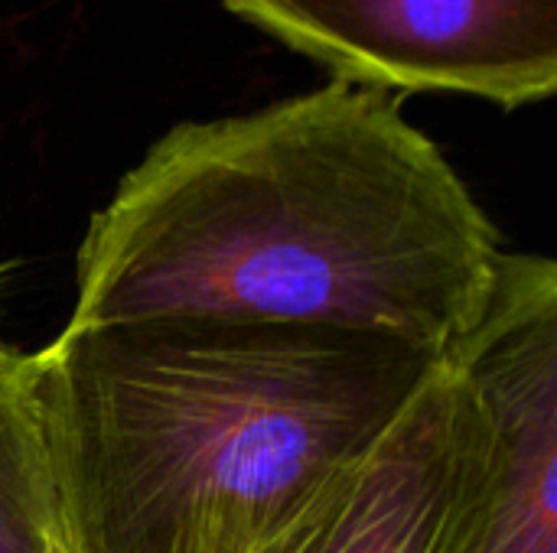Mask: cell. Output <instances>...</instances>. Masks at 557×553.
Instances as JSON below:
<instances>
[{"label": "cell", "instance_id": "5b68a950", "mask_svg": "<svg viewBox=\"0 0 557 553\" xmlns=\"http://www.w3.org/2000/svg\"><path fill=\"white\" fill-rule=\"evenodd\" d=\"M480 417L470 378L447 359L405 414L255 553H434Z\"/></svg>", "mask_w": 557, "mask_h": 553}, {"label": "cell", "instance_id": "52a82bcc", "mask_svg": "<svg viewBox=\"0 0 557 553\" xmlns=\"http://www.w3.org/2000/svg\"><path fill=\"white\" fill-rule=\"evenodd\" d=\"M13 274H16V261H0V310H3V300L10 293V284H13ZM10 342L0 336V352H7Z\"/></svg>", "mask_w": 557, "mask_h": 553}, {"label": "cell", "instance_id": "7a4b0ae2", "mask_svg": "<svg viewBox=\"0 0 557 553\" xmlns=\"http://www.w3.org/2000/svg\"><path fill=\"white\" fill-rule=\"evenodd\" d=\"M29 355L72 553H255L447 362L206 316L62 326Z\"/></svg>", "mask_w": 557, "mask_h": 553}, {"label": "cell", "instance_id": "8992f818", "mask_svg": "<svg viewBox=\"0 0 557 553\" xmlns=\"http://www.w3.org/2000/svg\"><path fill=\"white\" fill-rule=\"evenodd\" d=\"M0 553H72L46 453L33 355L0 352Z\"/></svg>", "mask_w": 557, "mask_h": 553}, {"label": "cell", "instance_id": "277c9868", "mask_svg": "<svg viewBox=\"0 0 557 553\" xmlns=\"http://www.w3.org/2000/svg\"><path fill=\"white\" fill-rule=\"evenodd\" d=\"M333 81L447 91L506 111L557 88V0H222Z\"/></svg>", "mask_w": 557, "mask_h": 553}, {"label": "cell", "instance_id": "3957f363", "mask_svg": "<svg viewBox=\"0 0 557 553\" xmlns=\"http://www.w3.org/2000/svg\"><path fill=\"white\" fill-rule=\"evenodd\" d=\"M450 362L483 417L434 553H557V264L506 251L483 323Z\"/></svg>", "mask_w": 557, "mask_h": 553}, {"label": "cell", "instance_id": "6da1fadb", "mask_svg": "<svg viewBox=\"0 0 557 553\" xmlns=\"http://www.w3.org/2000/svg\"><path fill=\"white\" fill-rule=\"evenodd\" d=\"M503 257L499 228L398 98L330 81L150 143L88 218L65 329L206 316L450 359Z\"/></svg>", "mask_w": 557, "mask_h": 553}]
</instances>
